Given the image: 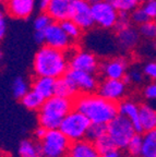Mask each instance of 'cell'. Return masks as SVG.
Listing matches in <instances>:
<instances>
[{
  "label": "cell",
  "mask_w": 156,
  "mask_h": 157,
  "mask_svg": "<svg viewBox=\"0 0 156 157\" xmlns=\"http://www.w3.org/2000/svg\"><path fill=\"white\" fill-rule=\"evenodd\" d=\"M73 106L94 123L107 124L119 113L117 103L108 101L98 93L79 94L73 99Z\"/></svg>",
  "instance_id": "cell-1"
},
{
  "label": "cell",
  "mask_w": 156,
  "mask_h": 157,
  "mask_svg": "<svg viewBox=\"0 0 156 157\" xmlns=\"http://www.w3.org/2000/svg\"><path fill=\"white\" fill-rule=\"evenodd\" d=\"M69 68V57L64 50L44 44L34 55L33 71L35 75L58 78L66 75Z\"/></svg>",
  "instance_id": "cell-2"
},
{
  "label": "cell",
  "mask_w": 156,
  "mask_h": 157,
  "mask_svg": "<svg viewBox=\"0 0 156 157\" xmlns=\"http://www.w3.org/2000/svg\"><path fill=\"white\" fill-rule=\"evenodd\" d=\"M72 109L73 99L54 95L45 99L38 110V123L47 130L59 129L62 120Z\"/></svg>",
  "instance_id": "cell-3"
},
{
  "label": "cell",
  "mask_w": 156,
  "mask_h": 157,
  "mask_svg": "<svg viewBox=\"0 0 156 157\" xmlns=\"http://www.w3.org/2000/svg\"><path fill=\"white\" fill-rule=\"evenodd\" d=\"M91 121L84 113L76 109H72L64 117L60 124V131L68 137L71 142H76L85 139Z\"/></svg>",
  "instance_id": "cell-4"
},
{
  "label": "cell",
  "mask_w": 156,
  "mask_h": 157,
  "mask_svg": "<svg viewBox=\"0 0 156 157\" xmlns=\"http://www.w3.org/2000/svg\"><path fill=\"white\" fill-rule=\"evenodd\" d=\"M71 141L61 132L60 129L47 130V133L38 145L44 157H66Z\"/></svg>",
  "instance_id": "cell-5"
},
{
  "label": "cell",
  "mask_w": 156,
  "mask_h": 157,
  "mask_svg": "<svg viewBox=\"0 0 156 157\" xmlns=\"http://www.w3.org/2000/svg\"><path fill=\"white\" fill-rule=\"evenodd\" d=\"M135 133L137 131L133 123L120 113L107 123V134L111 137L118 150H126L128 143Z\"/></svg>",
  "instance_id": "cell-6"
},
{
  "label": "cell",
  "mask_w": 156,
  "mask_h": 157,
  "mask_svg": "<svg viewBox=\"0 0 156 157\" xmlns=\"http://www.w3.org/2000/svg\"><path fill=\"white\" fill-rule=\"evenodd\" d=\"M92 14L96 26L104 29H114L118 20L119 12L107 0H98L93 3Z\"/></svg>",
  "instance_id": "cell-7"
},
{
  "label": "cell",
  "mask_w": 156,
  "mask_h": 157,
  "mask_svg": "<svg viewBox=\"0 0 156 157\" xmlns=\"http://www.w3.org/2000/svg\"><path fill=\"white\" fill-rule=\"evenodd\" d=\"M70 19L82 29L83 32L91 29L95 25L92 14V6L88 0H72Z\"/></svg>",
  "instance_id": "cell-8"
},
{
  "label": "cell",
  "mask_w": 156,
  "mask_h": 157,
  "mask_svg": "<svg viewBox=\"0 0 156 157\" xmlns=\"http://www.w3.org/2000/svg\"><path fill=\"white\" fill-rule=\"evenodd\" d=\"M44 32L45 45H48L53 48H57L67 52L73 45V42L71 40L70 37L64 31L60 22H55L54 21Z\"/></svg>",
  "instance_id": "cell-9"
},
{
  "label": "cell",
  "mask_w": 156,
  "mask_h": 157,
  "mask_svg": "<svg viewBox=\"0 0 156 157\" xmlns=\"http://www.w3.org/2000/svg\"><path fill=\"white\" fill-rule=\"evenodd\" d=\"M99 66L97 57L88 50H76L69 58V67L74 70L95 74L99 70Z\"/></svg>",
  "instance_id": "cell-10"
},
{
  "label": "cell",
  "mask_w": 156,
  "mask_h": 157,
  "mask_svg": "<svg viewBox=\"0 0 156 157\" xmlns=\"http://www.w3.org/2000/svg\"><path fill=\"white\" fill-rule=\"evenodd\" d=\"M98 94L108 101H122L127 93V84L122 80L106 78L97 87Z\"/></svg>",
  "instance_id": "cell-11"
},
{
  "label": "cell",
  "mask_w": 156,
  "mask_h": 157,
  "mask_svg": "<svg viewBox=\"0 0 156 157\" xmlns=\"http://www.w3.org/2000/svg\"><path fill=\"white\" fill-rule=\"evenodd\" d=\"M66 75L73 82L74 85L78 87L80 93H94L98 87L97 78H96L94 73L80 71V70H74V69L69 68Z\"/></svg>",
  "instance_id": "cell-12"
},
{
  "label": "cell",
  "mask_w": 156,
  "mask_h": 157,
  "mask_svg": "<svg viewBox=\"0 0 156 157\" xmlns=\"http://www.w3.org/2000/svg\"><path fill=\"white\" fill-rule=\"evenodd\" d=\"M37 0H8L5 3L6 12L13 19L27 20L34 12Z\"/></svg>",
  "instance_id": "cell-13"
},
{
  "label": "cell",
  "mask_w": 156,
  "mask_h": 157,
  "mask_svg": "<svg viewBox=\"0 0 156 157\" xmlns=\"http://www.w3.org/2000/svg\"><path fill=\"white\" fill-rule=\"evenodd\" d=\"M99 70L107 78L122 80L129 70V62L124 57H114L100 63Z\"/></svg>",
  "instance_id": "cell-14"
},
{
  "label": "cell",
  "mask_w": 156,
  "mask_h": 157,
  "mask_svg": "<svg viewBox=\"0 0 156 157\" xmlns=\"http://www.w3.org/2000/svg\"><path fill=\"white\" fill-rule=\"evenodd\" d=\"M141 35L139 29H135L133 25H130L127 29H121L116 33V42L121 50L130 52L139 45Z\"/></svg>",
  "instance_id": "cell-15"
},
{
  "label": "cell",
  "mask_w": 156,
  "mask_h": 157,
  "mask_svg": "<svg viewBox=\"0 0 156 157\" xmlns=\"http://www.w3.org/2000/svg\"><path fill=\"white\" fill-rule=\"evenodd\" d=\"M118 111L120 115L127 117L134 125V129L137 133H144L142 129L141 122H140V105L131 99H122L118 104Z\"/></svg>",
  "instance_id": "cell-16"
},
{
  "label": "cell",
  "mask_w": 156,
  "mask_h": 157,
  "mask_svg": "<svg viewBox=\"0 0 156 157\" xmlns=\"http://www.w3.org/2000/svg\"><path fill=\"white\" fill-rule=\"evenodd\" d=\"M66 157H102V155L96 150L94 143L83 139L76 142H71Z\"/></svg>",
  "instance_id": "cell-17"
},
{
  "label": "cell",
  "mask_w": 156,
  "mask_h": 157,
  "mask_svg": "<svg viewBox=\"0 0 156 157\" xmlns=\"http://www.w3.org/2000/svg\"><path fill=\"white\" fill-rule=\"evenodd\" d=\"M72 0H51L48 3L46 12L55 22H62L70 19V9Z\"/></svg>",
  "instance_id": "cell-18"
},
{
  "label": "cell",
  "mask_w": 156,
  "mask_h": 157,
  "mask_svg": "<svg viewBox=\"0 0 156 157\" xmlns=\"http://www.w3.org/2000/svg\"><path fill=\"white\" fill-rule=\"evenodd\" d=\"M80 94L78 87L67 75L56 78L55 82V95L60 97L74 99Z\"/></svg>",
  "instance_id": "cell-19"
},
{
  "label": "cell",
  "mask_w": 156,
  "mask_h": 157,
  "mask_svg": "<svg viewBox=\"0 0 156 157\" xmlns=\"http://www.w3.org/2000/svg\"><path fill=\"white\" fill-rule=\"evenodd\" d=\"M55 82L56 78H54L36 75V78L33 80L32 90L47 99L55 95Z\"/></svg>",
  "instance_id": "cell-20"
},
{
  "label": "cell",
  "mask_w": 156,
  "mask_h": 157,
  "mask_svg": "<svg viewBox=\"0 0 156 157\" xmlns=\"http://www.w3.org/2000/svg\"><path fill=\"white\" fill-rule=\"evenodd\" d=\"M140 122L143 131H150L156 129V109L151 104L140 105Z\"/></svg>",
  "instance_id": "cell-21"
},
{
  "label": "cell",
  "mask_w": 156,
  "mask_h": 157,
  "mask_svg": "<svg viewBox=\"0 0 156 157\" xmlns=\"http://www.w3.org/2000/svg\"><path fill=\"white\" fill-rule=\"evenodd\" d=\"M141 156L156 157V129L145 131L142 135Z\"/></svg>",
  "instance_id": "cell-22"
},
{
  "label": "cell",
  "mask_w": 156,
  "mask_h": 157,
  "mask_svg": "<svg viewBox=\"0 0 156 157\" xmlns=\"http://www.w3.org/2000/svg\"><path fill=\"white\" fill-rule=\"evenodd\" d=\"M45 98L35 91H29L22 98L21 104L29 110H39V108L44 104Z\"/></svg>",
  "instance_id": "cell-23"
},
{
  "label": "cell",
  "mask_w": 156,
  "mask_h": 157,
  "mask_svg": "<svg viewBox=\"0 0 156 157\" xmlns=\"http://www.w3.org/2000/svg\"><path fill=\"white\" fill-rule=\"evenodd\" d=\"M19 154L21 157H41L38 144H35L31 140H23L19 145Z\"/></svg>",
  "instance_id": "cell-24"
},
{
  "label": "cell",
  "mask_w": 156,
  "mask_h": 157,
  "mask_svg": "<svg viewBox=\"0 0 156 157\" xmlns=\"http://www.w3.org/2000/svg\"><path fill=\"white\" fill-rule=\"evenodd\" d=\"M60 24L62 26V29H64V31L67 33V35L73 42V44H76V43H78L80 40L81 37H82L83 31L76 22H73L71 19H68L60 22Z\"/></svg>",
  "instance_id": "cell-25"
},
{
  "label": "cell",
  "mask_w": 156,
  "mask_h": 157,
  "mask_svg": "<svg viewBox=\"0 0 156 157\" xmlns=\"http://www.w3.org/2000/svg\"><path fill=\"white\" fill-rule=\"evenodd\" d=\"M145 75L143 73V70L140 69L139 67H133L130 70H128L127 74L123 76L122 81L124 83L129 85V84H133V85H141L145 80Z\"/></svg>",
  "instance_id": "cell-26"
},
{
  "label": "cell",
  "mask_w": 156,
  "mask_h": 157,
  "mask_svg": "<svg viewBox=\"0 0 156 157\" xmlns=\"http://www.w3.org/2000/svg\"><path fill=\"white\" fill-rule=\"evenodd\" d=\"M94 145H95L96 150L100 153V155H105L108 154V153L112 152V151L118 150L116 144L114 143V141L111 140V137L106 133L103 136H100L99 139L94 142Z\"/></svg>",
  "instance_id": "cell-27"
},
{
  "label": "cell",
  "mask_w": 156,
  "mask_h": 157,
  "mask_svg": "<svg viewBox=\"0 0 156 157\" xmlns=\"http://www.w3.org/2000/svg\"><path fill=\"white\" fill-rule=\"evenodd\" d=\"M106 133H107V124L92 122L88 129L85 139L94 143L97 139H99L100 136H103Z\"/></svg>",
  "instance_id": "cell-28"
},
{
  "label": "cell",
  "mask_w": 156,
  "mask_h": 157,
  "mask_svg": "<svg viewBox=\"0 0 156 157\" xmlns=\"http://www.w3.org/2000/svg\"><path fill=\"white\" fill-rule=\"evenodd\" d=\"M29 91V82L22 76H18L13 80L12 83V94L15 98L21 99L27 92Z\"/></svg>",
  "instance_id": "cell-29"
},
{
  "label": "cell",
  "mask_w": 156,
  "mask_h": 157,
  "mask_svg": "<svg viewBox=\"0 0 156 157\" xmlns=\"http://www.w3.org/2000/svg\"><path fill=\"white\" fill-rule=\"evenodd\" d=\"M139 33L141 37L147 40H156V20H150L139 25Z\"/></svg>",
  "instance_id": "cell-30"
},
{
  "label": "cell",
  "mask_w": 156,
  "mask_h": 157,
  "mask_svg": "<svg viewBox=\"0 0 156 157\" xmlns=\"http://www.w3.org/2000/svg\"><path fill=\"white\" fill-rule=\"evenodd\" d=\"M127 153L130 157H140L142 152V134L141 133H135L128 143Z\"/></svg>",
  "instance_id": "cell-31"
},
{
  "label": "cell",
  "mask_w": 156,
  "mask_h": 157,
  "mask_svg": "<svg viewBox=\"0 0 156 157\" xmlns=\"http://www.w3.org/2000/svg\"><path fill=\"white\" fill-rule=\"evenodd\" d=\"M118 12H131L139 6L137 0H107Z\"/></svg>",
  "instance_id": "cell-32"
},
{
  "label": "cell",
  "mask_w": 156,
  "mask_h": 157,
  "mask_svg": "<svg viewBox=\"0 0 156 157\" xmlns=\"http://www.w3.org/2000/svg\"><path fill=\"white\" fill-rule=\"evenodd\" d=\"M54 22L50 15L46 12V11H41L38 15L34 19L33 22V26H34L35 31H45L51 23Z\"/></svg>",
  "instance_id": "cell-33"
},
{
  "label": "cell",
  "mask_w": 156,
  "mask_h": 157,
  "mask_svg": "<svg viewBox=\"0 0 156 157\" xmlns=\"http://www.w3.org/2000/svg\"><path fill=\"white\" fill-rule=\"evenodd\" d=\"M130 20H131L132 24L141 25V24H143V23L150 21V17H147V14L143 10L142 6L141 7L138 6L135 9H133L131 12H130Z\"/></svg>",
  "instance_id": "cell-34"
},
{
  "label": "cell",
  "mask_w": 156,
  "mask_h": 157,
  "mask_svg": "<svg viewBox=\"0 0 156 157\" xmlns=\"http://www.w3.org/2000/svg\"><path fill=\"white\" fill-rule=\"evenodd\" d=\"M132 25L131 20H130V12H119V15H118V20L116 22V25L114 27L115 32H119L121 29H127L128 26Z\"/></svg>",
  "instance_id": "cell-35"
},
{
  "label": "cell",
  "mask_w": 156,
  "mask_h": 157,
  "mask_svg": "<svg viewBox=\"0 0 156 157\" xmlns=\"http://www.w3.org/2000/svg\"><path fill=\"white\" fill-rule=\"evenodd\" d=\"M143 73L145 75V78L151 80V81H156V61L155 60H151L147 61L144 64L143 68Z\"/></svg>",
  "instance_id": "cell-36"
},
{
  "label": "cell",
  "mask_w": 156,
  "mask_h": 157,
  "mask_svg": "<svg viewBox=\"0 0 156 157\" xmlns=\"http://www.w3.org/2000/svg\"><path fill=\"white\" fill-rule=\"evenodd\" d=\"M143 96L150 101H156V81H152L143 88Z\"/></svg>",
  "instance_id": "cell-37"
},
{
  "label": "cell",
  "mask_w": 156,
  "mask_h": 157,
  "mask_svg": "<svg viewBox=\"0 0 156 157\" xmlns=\"http://www.w3.org/2000/svg\"><path fill=\"white\" fill-rule=\"evenodd\" d=\"M142 8L150 20H156V0H146L142 3Z\"/></svg>",
  "instance_id": "cell-38"
},
{
  "label": "cell",
  "mask_w": 156,
  "mask_h": 157,
  "mask_svg": "<svg viewBox=\"0 0 156 157\" xmlns=\"http://www.w3.org/2000/svg\"><path fill=\"white\" fill-rule=\"evenodd\" d=\"M7 33V20H6V11L0 6V42L5 38Z\"/></svg>",
  "instance_id": "cell-39"
},
{
  "label": "cell",
  "mask_w": 156,
  "mask_h": 157,
  "mask_svg": "<svg viewBox=\"0 0 156 157\" xmlns=\"http://www.w3.org/2000/svg\"><path fill=\"white\" fill-rule=\"evenodd\" d=\"M34 40L38 45H44L45 44V32L44 31H35Z\"/></svg>",
  "instance_id": "cell-40"
},
{
  "label": "cell",
  "mask_w": 156,
  "mask_h": 157,
  "mask_svg": "<svg viewBox=\"0 0 156 157\" xmlns=\"http://www.w3.org/2000/svg\"><path fill=\"white\" fill-rule=\"evenodd\" d=\"M46 133H47V129H46V128L39 125L38 128H36V130H35V132H34V135H35V137H36L37 140L41 141V139H43V137L46 135Z\"/></svg>",
  "instance_id": "cell-41"
},
{
  "label": "cell",
  "mask_w": 156,
  "mask_h": 157,
  "mask_svg": "<svg viewBox=\"0 0 156 157\" xmlns=\"http://www.w3.org/2000/svg\"><path fill=\"white\" fill-rule=\"evenodd\" d=\"M51 0H38L37 1V3H38V8L41 11H46L47 9V6H48V3L50 2Z\"/></svg>",
  "instance_id": "cell-42"
},
{
  "label": "cell",
  "mask_w": 156,
  "mask_h": 157,
  "mask_svg": "<svg viewBox=\"0 0 156 157\" xmlns=\"http://www.w3.org/2000/svg\"><path fill=\"white\" fill-rule=\"evenodd\" d=\"M102 157H121V154H120L119 150H115L112 151V152L108 153V154L102 155Z\"/></svg>",
  "instance_id": "cell-43"
},
{
  "label": "cell",
  "mask_w": 156,
  "mask_h": 157,
  "mask_svg": "<svg viewBox=\"0 0 156 157\" xmlns=\"http://www.w3.org/2000/svg\"><path fill=\"white\" fill-rule=\"evenodd\" d=\"M8 0H0V6H3L6 2H7Z\"/></svg>",
  "instance_id": "cell-44"
},
{
  "label": "cell",
  "mask_w": 156,
  "mask_h": 157,
  "mask_svg": "<svg viewBox=\"0 0 156 157\" xmlns=\"http://www.w3.org/2000/svg\"><path fill=\"white\" fill-rule=\"evenodd\" d=\"M98 0H88V2L91 3V5H93V3H95V2H97Z\"/></svg>",
  "instance_id": "cell-45"
},
{
  "label": "cell",
  "mask_w": 156,
  "mask_h": 157,
  "mask_svg": "<svg viewBox=\"0 0 156 157\" xmlns=\"http://www.w3.org/2000/svg\"><path fill=\"white\" fill-rule=\"evenodd\" d=\"M2 58H3V54H2V52L0 50V62L2 61Z\"/></svg>",
  "instance_id": "cell-46"
},
{
  "label": "cell",
  "mask_w": 156,
  "mask_h": 157,
  "mask_svg": "<svg viewBox=\"0 0 156 157\" xmlns=\"http://www.w3.org/2000/svg\"><path fill=\"white\" fill-rule=\"evenodd\" d=\"M0 157H8V155L5 154V153H1V152H0Z\"/></svg>",
  "instance_id": "cell-47"
},
{
  "label": "cell",
  "mask_w": 156,
  "mask_h": 157,
  "mask_svg": "<svg viewBox=\"0 0 156 157\" xmlns=\"http://www.w3.org/2000/svg\"><path fill=\"white\" fill-rule=\"evenodd\" d=\"M137 1L139 2V5H140V3H144L145 1H146V0H137Z\"/></svg>",
  "instance_id": "cell-48"
},
{
  "label": "cell",
  "mask_w": 156,
  "mask_h": 157,
  "mask_svg": "<svg viewBox=\"0 0 156 157\" xmlns=\"http://www.w3.org/2000/svg\"><path fill=\"white\" fill-rule=\"evenodd\" d=\"M140 157H143V156H140Z\"/></svg>",
  "instance_id": "cell-49"
}]
</instances>
